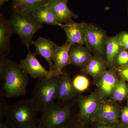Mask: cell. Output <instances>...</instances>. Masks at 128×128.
Here are the masks:
<instances>
[{"label":"cell","mask_w":128,"mask_h":128,"mask_svg":"<svg viewBox=\"0 0 128 128\" xmlns=\"http://www.w3.org/2000/svg\"><path fill=\"white\" fill-rule=\"evenodd\" d=\"M28 80L19 64L7 57L0 60V93L5 97L25 96Z\"/></svg>","instance_id":"6da1fadb"},{"label":"cell","mask_w":128,"mask_h":128,"mask_svg":"<svg viewBox=\"0 0 128 128\" xmlns=\"http://www.w3.org/2000/svg\"><path fill=\"white\" fill-rule=\"evenodd\" d=\"M38 112L30 98L22 100L9 105L6 120L14 128H34L39 122Z\"/></svg>","instance_id":"7a4b0ae2"},{"label":"cell","mask_w":128,"mask_h":128,"mask_svg":"<svg viewBox=\"0 0 128 128\" xmlns=\"http://www.w3.org/2000/svg\"><path fill=\"white\" fill-rule=\"evenodd\" d=\"M73 103L55 102L42 113L38 125L44 128H65L77 119L72 109Z\"/></svg>","instance_id":"3957f363"},{"label":"cell","mask_w":128,"mask_h":128,"mask_svg":"<svg viewBox=\"0 0 128 128\" xmlns=\"http://www.w3.org/2000/svg\"><path fill=\"white\" fill-rule=\"evenodd\" d=\"M60 80V75L38 79L37 81L30 98L38 112H42L54 103Z\"/></svg>","instance_id":"277c9868"},{"label":"cell","mask_w":128,"mask_h":128,"mask_svg":"<svg viewBox=\"0 0 128 128\" xmlns=\"http://www.w3.org/2000/svg\"><path fill=\"white\" fill-rule=\"evenodd\" d=\"M8 22L12 33L18 35L28 49L32 44L34 34L42 27L30 12L13 11Z\"/></svg>","instance_id":"5b68a950"},{"label":"cell","mask_w":128,"mask_h":128,"mask_svg":"<svg viewBox=\"0 0 128 128\" xmlns=\"http://www.w3.org/2000/svg\"><path fill=\"white\" fill-rule=\"evenodd\" d=\"M85 29V44L94 55L101 56L106 54L108 38L106 32L96 25L84 22Z\"/></svg>","instance_id":"8992f818"},{"label":"cell","mask_w":128,"mask_h":128,"mask_svg":"<svg viewBox=\"0 0 128 128\" xmlns=\"http://www.w3.org/2000/svg\"><path fill=\"white\" fill-rule=\"evenodd\" d=\"M103 100L97 90L87 96H78L77 119L84 124H91L94 114Z\"/></svg>","instance_id":"52a82bcc"},{"label":"cell","mask_w":128,"mask_h":128,"mask_svg":"<svg viewBox=\"0 0 128 128\" xmlns=\"http://www.w3.org/2000/svg\"><path fill=\"white\" fill-rule=\"evenodd\" d=\"M122 108L112 100H103L101 102L92 119V122L108 124L118 122Z\"/></svg>","instance_id":"ba28073f"},{"label":"cell","mask_w":128,"mask_h":128,"mask_svg":"<svg viewBox=\"0 0 128 128\" xmlns=\"http://www.w3.org/2000/svg\"><path fill=\"white\" fill-rule=\"evenodd\" d=\"M36 55L35 52H32L28 49L26 57L21 60L19 64L25 73L34 79L50 78L56 76L42 66L37 59Z\"/></svg>","instance_id":"9c48e42d"},{"label":"cell","mask_w":128,"mask_h":128,"mask_svg":"<svg viewBox=\"0 0 128 128\" xmlns=\"http://www.w3.org/2000/svg\"><path fill=\"white\" fill-rule=\"evenodd\" d=\"M118 77L116 70L113 68L107 70L96 80L97 90L103 100L112 98L118 81Z\"/></svg>","instance_id":"30bf717a"},{"label":"cell","mask_w":128,"mask_h":128,"mask_svg":"<svg viewBox=\"0 0 128 128\" xmlns=\"http://www.w3.org/2000/svg\"><path fill=\"white\" fill-rule=\"evenodd\" d=\"M32 44L35 46L36 54L41 56L47 60L49 66V71L55 75L60 76L52 61L53 54L60 46L51 40L42 37L33 41Z\"/></svg>","instance_id":"8fae6325"},{"label":"cell","mask_w":128,"mask_h":128,"mask_svg":"<svg viewBox=\"0 0 128 128\" xmlns=\"http://www.w3.org/2000/svg\"><path fill=\"white\" fill-rule=\"evenodd\" d=\"M78 92L73 86L72 80L70 74L63 70L60 75L59 85L56 100L57 102L65 104L79 96Z\"/></svg>","instance_id":"7c38bea8"},{"label":"cell","mask_w":128,"mask_h":128,"mask_svg":"<svg viewBox=\"0 0 128 128\" xmlns=\"http://www.w3.org/2000/svg\"><path fill=\"white\" fill-rule=\"evenodd\" d=\"M69 0H50L46 5L54 13L57 21L61 24H68L74 22L73 18H77V14L69 9Z\"/></svg>","instance_id":"4fadbf2b"},{"label":"cell","mask_w":128,"mask_h":128,"mask_svg":"<svg viewBox=\"0 0 128 128\" xmlns=\"http://www.w3.org/2000/svg\"><path fill=\"white\" fill-rule=\"evenodd\" d=\"M60 27L65 32L67 40L71 45L85 44L86 33L84 22H73L68 24H62Z\"/></svg>","instance_id":"5bb4252c"},{"label":"cell","mask_w":128,"mask_h":128,"mask_svg":"<svg viewBox=\"0 0 128 128\" xmlns=\"http://www.w3.org/2000/svg\"><path fill=\"white\" fill-rule=\"evenodd\" d=\"M13 34L8 20L0 14V60L7 58L11 49L10 37Z\"/></svg>","instance_id":"9a60e30c"},{"label":"cell","mask_w":128,"mask_h":128,"mask_svg":"<svg viewBox=\"0 0 128 128\" xmlns=\"http://www.w3.org/2000/svg\"><path fill=\"white\" fill-rule=\"evenodd\" d=\"M70 62L80 68H84L92 57L87 48L81 45H72L69 51Z\"/></svg>","instance_id":"2e32d148"},{"label":"cell","mask_w":128,"mask_h":128,"mask_svg":"<svg viewBox=\"0 0 128 128\" xmlns=\"http://www.w3.org/2000/svg\"><path fill=\"white\" fill-rule=\"evenodd\" d=\"M107 67L106 60H104L102 56L94 55L86 66L80 69V71L85 74L91 76L96 80L107 70Z\"/></svg>","instance_id":"e0dca14e"},{"label":"cell","mask_w":128,"mask_h":128,"mask_svg":"<svg viewBox=\"0 0 128 128\" xmlns=\"http://www.w3.org/2000/svg\"><path fill=\"white\" fill-rule=\"evenodd\" d=\"M72 45L66 40L65 42L56 50L53 54L52 61L58 74L60 75L65 67L70 64L69 51Z\"/></svg>","instance_id":"ac0fdd59"},{"label":"cell","mask_w":128,"mask_h":128,"mask_svg":"<svg viewBox=\"0 0 128 128\" xmlns=\"http://www.w3.org/2000/svg\"><path fill=\"white\" fill-rule=\"evenodd\" d=\"M123 49L118 34L108 37L106 48V62L108 67L111 68L114 65L117 56Z\"/></svg>","instance_id":"d6986e66"},{"label":"cell","mask_w":128,"mask_h":128,"mask_svg":"<svg viewBox=\"0 0 128 128\" xmlns=\"http://www.w3.org/2000/svg\"><path fill=\"white\" fill-rule=\"evenodd\" d=\"M50 0H12V9L15 11L32 12L46 5Z\"/></svg>","instance_id":"ffe728a7"},{"label":"cell","mask_w":128,"mask_h":128,"mask_svg":"<svg viewBox=\"0 0 128 128\" xmlns=\"http://www.w3.org/2000/svg\"><path fill=\"white\" fill-rule=\"evenodd\" d=\"M34 19L39 23L60 26L62 24L57 21L54 13L46 5L41 6L31 12Z\"/></svg>","instance_id":"44dd1931"},{"label":"cell","mask_w":128,"mask_h":128,"mask_svg":"<svg viewBox=\"0 0 128 128\" xmlns=\"http://www.w3.org/2000/svg\"><path fill=\"white\" fill-rule=\"evenodd\" d=\"M128 84L123 78L120 77L111 98L114 102H121L128 97Z\"/></svg>","instance_id":"7402d4cb"},{"label":"cell","mask_w":128,"mask_h":128,"mask_svg":"<svg viewBox=\"0 0 128 128\" xmlns=\"http://www.w3.org/2000/svg\"><path fill=\"white\" fill-rule=\"evenodd\" d=\"M72 82L74 87L80 93L86 90L89 86V80L83 75L76 76L72 80Z\"/></svg>","instance_id":"603a6c76"},{"label":"cell","mask_w":128,"mask_h":128,"mask_svg":"<svg viewBox=\"0 0 128 128\" xmlns=\"http://www.w3.org/2000/svg\"><path fill=\"white\" fill-rule=\"evenodd\" d=\"M115 64L118 66V68L128 64V50H121L117 56Z\"/></svg>","instance_id":"cb8c5ba5"},{"label":"cell","mask_w":128,"mask_h":128,"mask_svg":"<svg viewBox=\"0 0 128 128\" xmlns=\"http://www.w3.org/2000/svg\"><path fill=\"white\" fill-rule=\"evenodd\" d=\"M92 124V125L91 128H122V124L120 121L108 124L97 122H94Z\"/></svg>","instance_id":"d4e9b609"},{"label":"cell","mask_w":128,"mask_h":128,"mask_svg":"<svg viewBox=\"0 0 128 128\" xmlns=\"http://www.w3.org/2000/svg\"><path fill=\"white\" fill-rule=\"evenodd\" d=\"M9 106V105L5 100L4 96L0 93V119L6 118Z\"/></svg>","instance_id":"484cf974"},{"label":"cell","mask_w":128,"mask_h":128,"mask_svg":"<svg viewBox=\"0 0 128 128\" xmlns=\"http://www.w3.org/2000/svg\"><path fill=\"white\" fill-rule=\"evenodd\" d=\"M115 69L118 75L125 80L128 84V64Z\"/></svg>","instance_id":"4316f807"},{"label":"cell","mask_w":128,"mask_h":128,"mask_svg":"<svg viewBox=\"0 0 128 128\" xmlns=\"http://www.w3.org/2000/svg\"><path fill=\"white\" fill-rule=\"evenodd\" d=\"M118 34L120 43L123 48L128 50V32H121Z\"/></svg>","instance_id":"83f0119b"},{"label":"cell","mask_w":128,"mask_h":128,"mask_svg":"<svg viewBox=\"0 0 128 128\" xmlns=\"http://www.w3.org/2000/svg\"><path fill=\"white\" fill-rule=\"evenodd\" d=\"M121 122L122 124L128 123V106H124L121 110Z\"/></svg>","instance_id":"f1b7e54d"},{"label":"cell","mask_w":128,"mask_h":128,"mask_svg":"<svg viewBox=\"0 0 128 128\" xmlns=\"http://www.w3.org/2000/svg\"><path fill=\"white\" fill-rule=\"evenodd\" d=\"M65 128H88L87 125L80 122L78 120L76 119Z\"/></svg>","instance_id":"f546056e"},{"label":"cell","mask_w":128,"mask_h":128,"mask_svg":"<svg viewBox=\"0 0 128 128\" xmlns=\"http://www.w3.org/2000/svg\"><path fill=\"white\" fill-rule=\"evenodd\" d=\"M0 128H14L6 120L0 119Z\"/></svg>","instance_id":"4dcf8cb0"},{"label":"cell","mask_w":128,"mask_h":128,"mask_svg":"<svg viewBox=\"0 0 128 128\" xmlns=\"http://www.w3.org/2000/svg\"><path fill=\"white\" fill-rule=\"evenodd\" d=\"M9 0H0V7H2L6 2H8Z\"/></svg>","instance_id":"1f68e13d"},{"label":"cell","mask_w":128,"mask_h":128,"mask_svg":"<svg viewBox=\"0 0 128 128\" xmlns=\"http://www.w3.org/2000/svg\"><path fill=\"white\" fill-rule=\"evenodd\" d=\"M122 128H128V123L126 124H122Z\"/></svg>","instance_id":"d6a6232c"},{"label":"cell","mask_w":128,"mask_h":128,"mask_svg":"<svg viewBox=\"0 0 128 128\" xmlns=\"http://www.w3.org/2000/svg\"><path fill=\"white\" fill-rule=\"evenodd\" d=\"M42 128V127H41V126H38H38H36V127H35V128Z\"/></svg>","instance_id":"836d02e7"},{"label":"cell","mask_w":128,"mask_h":128,"mask_svg":"<svg viewBox=\"0 0 128 128\" xmlns=\"http://www.w3.org/2000/svg\"><path fill=\"white\" fill-rule=\"evenodd\" d=\"M127 98H128V102H127V103H128V97H127Z\"/></svg>","instance_id":"e575fe53"},{"label":"cell","mask_w":128,"mask_h":128,"mask_svg":"<svg viewBox=\"0 0 128 128\" xmlns=\"http://www.w3.org/2000/svg\"></svg>","instance_id":"d590c367"}]
</instances>
